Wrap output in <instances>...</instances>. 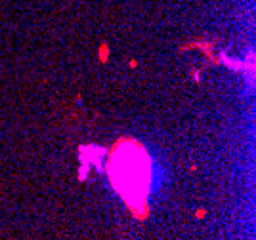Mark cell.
I'll use <instances>...</instances> for the list:
<instances>
[{"label":"cell","mask_w":256,"mask_h":240,"mask_svg":"<svg viewBox=\"0 0 256 240\" xmlns=\"http://www.w3.org/2000/svg\"><path fill=\"white\" fill-rule=\"evenodd\" d=\"M115 174L113 181L115 187L120 191V195H124L128 202H134L136 199H144L146 191H148V158L144 157L146 153L140 149H124L122 153H115Z\"/></svg>","instance_id":"cell-1"}]
</instances>
